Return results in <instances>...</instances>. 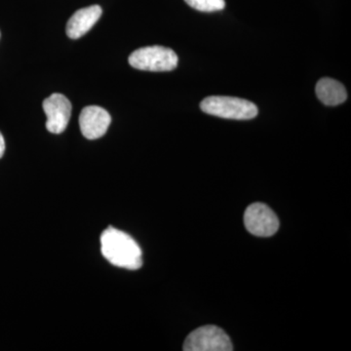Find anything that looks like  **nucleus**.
<instances>
[{"mask_svg":"<svg viewBox=\"0 0 351 351\" xmlns=\"http://www.w3.org/2000/svg\"><path fill=\"white\" fill-rule=\"evenodd\" d=\"M4 152H5V142H4L3 136L0 133V158L3 156Z\"/></svg>","mask_w":351,"mask_h":351,"instance_id":"nucleus-11","label":"nucleus"},{"mask_svg":"<svg viewBox=\"0 0 351 351\" xmlns=\"http://www.w3.org/2000/svg\"><path fill=\"white\" fill-rule=\"evenodd\" d=\"M134 69L147 71H171L177 68V54L163 46H149L134 51L128 59Z\"/></svg>","mask_w":351,"mask_h":351,"instance_id":"nucleus-3","label":"nucleus"},{"mask_svg":"<svg viewBox=\"0 0 351 351\" xmlns=\"http://www.w3.org/2000/svg\"><path fill=\"white\" fill-rule=\"evenodd\" d=\"M101 251L112 265L136 270L142 267L143 252L130 235L110 226L101 235Z\"/></svg>","mask_w":351,"mask_h":351,"instance_id":"nucleus-1","label":"nucleus"},{"mask_svg":"<svg viewBox=\"0 0 351 351\" xmlns=\"http://www.w3.org/2000/svg\"><path fill=\"white\" fill-rule=\"evenodd\" d=\"M43 107L47 117V130L52 134L63 133L68 127L73 108L69 99L62 94H52L44 100Z\"/></svg>","mask_w":351,"mask_h":351,"instance_id":"nucleus-6","label":"nucleus"},{"mask_svg":"<svg viewBox=\"0 0 351 351\" xmlns=\"http://www.w3.org/2000/svg\"><path fill=\"white\" fill-rule=\"evenodd\" d=\"M244 225L256 237H269L278 230L279 221L269 206L263 203H254L245 211Z\"/></svg>","mask_w":351,"mask_h":351,"instance_id":"nucleus-5","label":"nucleus"},{"mask_svg":"<svg viewBox=\"0 0 351 351\" xmlns=\"http://www.w3.org/2000/svg\"><path fill=\"white\" fill-rule=\"evenodd\" d=\"M315 92L318 99L329 107L341 105L348 98L345 86L332 78H321L316 84Z\"/></svg>","mask_w":351,"mask_h":351,"instance_id":"nucleus-9","label":"nucleus"},{"mask_svg":"<svg viewBox=\"0 0 351 351\" xmlns=\"http://www.w3.org/2000/svg\"><path fill=\"white\" fill-rule=\"evenodd\" d=\"M103 13L101 6L92 5L76 11L66 24V34L69 38L78 39L86 34L98 22Z\"/></svg>","mask_w":351,"mask_h":351,"instance_id":"nucleus-8","label":"nucleus"},{"mask_svg":"<svg viewBox=\"0 0 351 351\" xmlns=\"http://www.w3.org/2000/svg\"><path fill=\"white\" fill-rule=\"evenodd\" d=\"M200 108L207 114L234 120L253 119L258 112L257 106L252 101L226 96L208 97L201 101Z\"/></svg>","mask_w":351,"mask_h":351,"instance_id":"nucleus-2","label":"nucleus"},{"mask_svg":"<svg viewBox=\"0 0 351 351\" xmlns=\"http://www.w3.org/2000/svg\"><path fill=\"white\" fill-rule=\"evenodd\" d=\"M189 6L201 12H216L225 8V0H184Z\"/></svg>","mask_w":351,"mask_h":351,"instance_id":"nucleus-10","label":"nucleus"},{"mask_svg":"<svg viewBox=\"0 0 351 351\" xmlns=\"http://www.w3.org/2000/svg\"><path fill=\"white\" fill-rule=\"evenodd\" d=\"M184 351H232L230 337L221 328L207 325L189 335L184 343Z\"/></svg>","mask_w":351,"mask_h":351,"instance_id":"nucleus-4","label":"nucleus"},{"mask_svg":"<svg viewBox=\"0 0 351 351\" xmlns=\"http://www.w3.org/2000/svg\"><path fill=\"white\" fill-rule=\"evenodd\" d=\"M112 117L107 110L98 106L83 108L80 115V126L82 135L88 140H96L107 133Z\"/></svg>","mask_w":351,"mask_h":351,"instance_id":"nucleus-7","label":"nucleus"}]
</instances>
